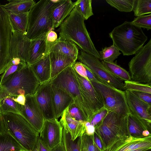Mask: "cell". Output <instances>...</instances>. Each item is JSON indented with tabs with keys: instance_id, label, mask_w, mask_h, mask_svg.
<instances>
[{
	"instance_id": "27",
	"label": "cell",
	"mask_w": 151,
	"mask_h": 151,
	"mask_svg": "<svg viewBox=\"0 0 151 151\" xmlns=\"http://www.w3.org/2000/svg\"><path fill=\"white\" fill-rule=\"evenodd\" d=\"M7 13L12 32L18 31L26 35L28 12L19 14Z\"/></svg>"
},
{
	"instance_id": "45",
	"label": "cell",
	"mask_w": 151,
	"mask_h": 151,
	"mask_svg": "<svg viewBox=\"0 0 151 151\" xmlns=\"http://www.w3.org/2000/svg\"><path fill=\"white\" fill-rule=\"evenodd\" d=\"M57 35L53 30L48 31L46 35V40L49 43H52L55 42L58 39Z\"/></svg>"
},
{
	"instance_id": "5",
	"label": "cell",
	"mask_w": 151,
	"mask_h": 151,
	"mask_svg": "<svg viewBox=\"0 0 151 151\" xmlns=\"http://www.w3.org/2000/svg\"><path fill=\"white\" fill-rule=\"evenodd\" d=\"M95 132L100 139L105 150L120 139L129 135L127 116L109 111L102 121L95 127Z\"/></svg>"
},
{
	"instance_id": "28",
	"label": "cell",
	"mask_w": 151,
	"mask_h": 151,
	"mask_svg": "<svg viewBox=\"0 0 151 151\" xmlns=\"http://www.w3.org/2000/svg\"><path fill=\"white\" fill-rule=\"evenodd\" d=\"M12 96L2 89L0 86L1 114L11 112L20 114L18 104L13 100Z\"/></svg>"
},
{
	"instance_id": "10",
	"label": "cell",
	"mask_w": 151,
	"mask_h": 151,
	"mask_svg": "<svg viewBox=\"0 0 151 151\" xmlns=\"http://www.w3.org/2000/svg\"><path fill=\"white\" fill-rule=\"evenodd\" d=\"M77 60L84 65L100 82L121 90H125L122 81L113 76L96 57L81 50Z\"/></svg>"
},
{
	"instance_id": "35",
	"label": "cell",
	"mask_w": 151,
	"mask_h": 151,
	"mask_svg": "<svg viewBox=\"0 0 151 151\" xmlns=\"http://www.w3.org/2000/svg\"><path fill=\"white\" fill-rule=\"evenodd\" d=\"M91 0H78L76 6L84 20L88 19L93 15Z\"/></svg>"
},
{
	"instance_id": "17",
	"label": "cell",
	"mask_w": 151,
	"mask_h": 151,
	"mask_svg": "<svg viewBox=\"0 0 151 151\" xmlns=\"http://www.w3.org/2000/svg\"><path fill=\"white\" fill-rule=\"evenodd\" d=\"M35 96L45 119H55L52 103L50 81L41 84Z\"/></svg>"
},
{
	"instance_id": "32",
	"label": "cell",
	"mask_w": 151,
	"mask_h": 151,
	"mask_svg": "<svg viewBox=\"0 0 151 151\" xmlns=\"http://www.w3.org/2000/svg\"><path fill=\"white\" fill-rule=\"evenodd\" d=\"M82 136L78 137L73 141L71 139L69 134L63 128L62 139L66 151H81Z\"/></svg>"
},
{
	"instance_id": "54",
	"label": "cell",
	"mask_w": 151,
	"mask_h": 151,
	"mask_svg": "<svg viewBox=\"0 0 151 151\" xmlns=\"http://www.w3.org/2000/svg\"><path fill=\"white\" fill-rule=\"evenodd\" d=\"M1 113V109H0V114Z\"/></svg>"
},
{
	"instance_id": "18",
	"label": "cell",
	"mask_w": 151,
	"mask_h": 151,
	"mask_svg": "<svg viewBox=\"0 0 151 151\" xmlns=\"http://www.w3.org/2000/svg\"><path fill=\"white\" fill-rule=\"evenodd\" d=\"M31 40L26 35L18 31L13 32L10 47L11 58H19L27 63Z\"/></svg>"
},
{
	"instance_id": "38",
	"label": "cell",
	"mask_w": 151,
	"mask_h": 151,
	"mask_svg": "<svg viewBox=\"0 0 151 151\" xmlns=\"http://www.w3.org/2000/svg\"><path fill=\"white\" fill-rule=\"evenodd\" d=\"M68 109L70 116L73 119L80 122L88 121L82 110L74 103L70 104Z\"/></svg>"
},
{
	"instance_id": "25",
	"label": "cell",
	"mask_w": 151,
	"mask_h": 151,
	"mask_svg": "<svg viewBox=\"0 0 151 151\" xmlns=\"http://www.w3.org/2000/svg\"><path fill=\"white\" fill-rule=\"evenodd\" d=\"M29 65L40 84L50 80L51 66L49 53Z\"/></svg>"
},
{
	"instance_id": "43",
	"label": "cell",
	"mask_w": 151,
	"mask_h": 151,
	"mask_svg": "<svg viewBox=\"0 0 151 151\" xmlns=\"http://www.w3.org/2000/svg\"><path fill=\"white\" fill-rule=\"evenodd\" d=\"M73 69L80 75L88 79L85 65L79 61H76L72 65Z\"/></svg>"
},
{
	"instance_id": "37",
	"label": "cell",
	"mask_w": 151,
	"mask_h": 151,
	"mask_svg": "<svg viewBox=\"0 0 151 151\" xmlns=\"http://www.w3.org/2000/svg\"><path fill=\"white\" fill-rule=\"evenodd\" d=\"M124 84L125 90L142 92L151 94V85L140 83L132 80L125 81Z\"/></svg>"
},
{
	"instance_id": "40",
	"label": "cell",
	"mask_w": 151,
	"mask_h": 151,
	"mask_svg": "<svg viewBox=\"0 0 151 151\" xmlns=\"http://www.w3.org/2000/svg\"><path fill=\"white\" fill-rule=\"evenodd\" d=\"M134 25L139 27L146 29L147 31L151 29V14L143 15L134 18L131 22Z\"/></svg>"
},
{
	"instance_id": "16",
	"label": "cell",
	"mask_w": 151,
	"mask_h": 151,
	"mask_svg": "<svg viewBox=\"0 0 151 151\" xmlns=\"http://www.w3.org/2000/svg\"><path fill=\"white\" fill-rule=\"evenodd\" d=\"M151 149V135L142 138L130 135L115 142L104 151H145Z\"/></svg>"
},
{
	"instance_id": "55",
	"label": "cell",
	"mask_w": 151,
	"mask_h": 151,
	"mask_svg": "<svg viewBox=\"0 0 151 151\" xmlns=\"http://www.w3.org/2000/svg\"></svg>"
},
{
	"instance_id": "51",
	"label": "cell",
	"mask_w": 151,
	"mask_h": 151,
	"mask_svg": "<svg viewBox=\"0 0 151 151\" xmlns=\"http://www.w3.org/2000/svg\"><path fill=\"white\" fill-rule=\"evenodd\" d=\"M6 132L3 117L1 114H0V134Z\"/></svg>"
},
{
	"instance_id": "30",
	"label": "cell",
	"mask_w": 151,
	"mask_h": 151,
	"mask_svg": "<svg viewBox=\"0 0 151 151\" xmlns=\"http://www.w3.org/2000/svg\"><path fill=\"white\" fill-rule=\"evenodd\" d=\"M101 62L107 70L117 79L121 81L132 80L129 73L116 63L104 61Z\"/></svg>"
},
{
	"instance_id": "50",
	"label": "cell",
	"mask_w": 151,
	"mask_h": 151,
	"mask_svg": "<svg viewBox=\"0 0 151 151\" xmlns=\"http://www.w3.org/2000/svg\"><path fill=\"white\" fill-rule=\"evenodd\" d=\"M50 151H66L65 147L62 139L59 144L51 149Z\"/></svg>"
},
{
	"instance_id": "48",
	"label": "cell",
	"mask_w": 151,
	"mask_h": 151,
	"mask_svg": "<svg viewBox=\"0 0 151 151\" xmlns=\"http://www.w3.org/2000/svg\"><path fill=\"white\" fill-rule=\"evenodd\" d=\"M12 99L18 104L22 105H24L26 101L25 96L22 94L13 96Z\"/></svg>"
},
{
	"instance_id": "8",
	"label": "cell",
	"mask_w": 151,
	"mask_h": 151,
	"mask_svg": "<svg viewBox=\"0 0 151 151\" xmlns=\"http://www.w3.org/2000/svg\"><path fill=\"white\" fill-rule=\"evenodd\" d=\"M90 81L102 95L104 101V107L109 111L123 116H127L130 113L125 91L98 80Z\"/></svg>"
},
{
	"instance_id": "24",
	"label": "cell",
	"mask_w": 151,
	"mask_h": 151,
	"mask_svg": "<svg viewBox=\"0 0 151 151\" xmlns=\"http://www.w3.org/2000/svg\"><path fill=\"white\" fill-rule=\"evenodd\" d=\"M49 54L51 66V79L67 68L72 66L76 61L67 56L58 53L50 52Z\"/></svg>"
},
{
	"instance_id": "6",
	"label": "cell",
	"mask_w": 151,
	"mask_h": 151,
	"mask_svg": "<svg viewBox=\"0 0 151 151\" xmlns=\"http://www.w3.org/2000/svg\"><path fill=\"white\" fill-rule=\"evenodd\" d=\"M40 84L27 63L12 75L3 83L2 89L12 96L20 94L35 95Z\"/></svg>"
},
{
	"instance_id": "36",
	"label": "cell",
	"mask_w": 151,
	"mask_h": 151,
	"mask_svg": "<svg viewBox=\"0 0 151 151\" xmlns=\"http://www.w3.org/2000/svg\"><path fill=\"white\" fill-rule=\"evenodd\" d=\"M134 0H106L111 6L119 11L131 12L133 10Z\"/></svg>"
},
{
	"instance_id": "12",
	"label": "cell",
	"mask_w": 151,
	"mask_h": 151,
	"mask_svg": "<svg viewBox=\"0 0 151 151\" xmlns=\"http://www.w3.org/2000/svg\"><path fill=\"white\" fill-rule=\"evenodd\" d=\"M125 92L130 113L151 133V105L141 100L130 91Z\"/></svg>"
},
{
	"instance_id": "47",
	"label": "cell",
	"mask_w": 151,
	"mask_h": 151,
	"mask_svg": "<svg viewBox=\"0 0 151 151\" xmlns=\"http://www.w3.org/2000/svg\"><path fill=\"white\" fill-rule=\"evenodd\" d=\"M33 151H50L39 138L35 148Z\"/></svg>"
},
{
	"instance_id": "29",
	"label": "cell",
	"mask_w": 151,
	"mask_h": 151,
	"mask_svg": "<svg viewBox=\"0 0 151 151\" xmlns=\"http://www.w3.org/2000/svg\"><path fill=\"white\" fill-rule=\"evenodd\" d=\"M0 151H26L9 133L0 134Z\"/></svg>"
},
{
	"instance_id": "26",
	"label": "cell",
	"mask_w": 151,
	"mask_h": 151,
	"mask_svg": "<svg viewBox=\"0 0 151 151\" xmlns=\"http://www.w3.org/2000/svg\"><path fill=\"white\" fill-rule=\"evenodd\" d=\"M4 5H1L8 13L19 14L27 13L35 3L33 0H8Z\"/></svg>"
},
{
	"instance_id": "22",
	"label": "cell",
	"mask_w": 151,
	"mask_h": 151,
	"mask_svg": "<svg viewBox=\"0 0 151 151\" xmlns=\"http://www.w3.org/2000/svg\"><path fill=\"white\" fill-rule=\"evenodd\" d=\"M61 117L60 122L63 128L69 134L73 141L82 136L85 133V122H79L72 118L69 114L68 108Z\"/></svg>"
},
{
	"instance_id": "14",
	"label": "cell",
	"mask_w": 151,
	"mask_h": 151,
	"mask_svg": "<svg viewBox=\"0 0 151 151\" xmlns=\"http://www.w3.org/2000/svg\"><path fill=\"white\" fill-rule=\"evenodd\" d=\"M24 105L18 104L22 115L39 133L45 120L43 114L36 101L35 95H26Z\"/></svg>"
},
{
	"instance_id": "44",
	"label": "cell",
	"mask_w": 151,
	"mask_h": 151,
	"mask_svg": "<svg viewBox=\"0 0 151 151\" xmlns=\"http://www.w3.org/2000/svg\"><path fill=\"white\" fill-rule=\"evenodd\" d=\"M141 100L151 105V94L137 91H130Z\"/></svg>"
},
{
	"instance_id": "20",
	"label": "cell",
	"mask_w": 151,
	"mask_h": 151,
	"mask_svg": "<svg viewBox=\"0 0 151 151\" xmlns=\"http://www.w3.org/2000/svg\"><path fill=\"white\" fill-rule=\"evenodd\" d=\"M48 32L38 38L31 40L27 63L30 65L47 55L49 52V43L46 40Z\"/></svg>"
},
{
	"instance_id": "15",
	"label": "cell",
	"mask_w": 151,
	"mask_h": 151,
	"mask_svg": "<svg viewBox=\"0 0 151 151\" xmlns=\"http://www.w3.org/2000/svg\"><path fill=\"white\" fill-rule=\"evenodd\" d=\"M63 127L58 119L45 120L39 138L50 150L62 141Z\"/></svg>"
},
{
	"instance_id": "52",
	"label": "cell",
	"mask_w": 151,
	"mask_h": 151,
	"mask_svg": "<svg viewBox=\"0 0 151 151\" xmlns=\"http://www.w3.org/2000/svg\"><path fill=\"white\" fill-rule=\"evenodd\" d=\"M81 151H87L86 145L83 141L82 140V145Z\"/></svg>"
},
{
	"instance_id": "49",
	"label": "cell",
	"mask_w": 151,
	"mask_h": 151,
	"mask_svg": "<svg viewBox=\"0 0 151 151\" xmlns=\"http://www.w3.org/2000/svg\"><path fill=\"white\" fill-rule=\"evenodd\" d=\"M93 136L94 141L96 145L101 150L104 151V148L97 134L95 132Z\"/></svg>"
},
{
	"instance_id": "13",
	"label": "cell",
	"mask_w": 151,
	"mask_h": 151,
	"mask_svg": "<svg viewBox=\"0 0 151 151\" xmlns=\"http://www.w3.org/2000/svg\"><path fill=\"white\" fill-rule=\"evenodd\" d=\"M74 71L84 102L93 115L104 107L103 98L89 80L80 75L74 70Z\"/></svg>"
},
{
	"instance_id": "7",
	"label": "cell",
	"mask_w": 151,
	"mask_h": 151,
	"mask_svg": "<svg viewBox=\"0 0 151 151\" xmlns=\"http://www.w3.org/2000/svg\"><path fill=\"white\" fill-rule=\"evenodd\" d=\"M50 81L52 85L64 91L72 98L74 103L81 109L89 121L92 114L84 102L72 66L65 69Z\"/></svg>"
},
{
	"instance_id": "2",
	"label": "cell",
	"mask_w": 151,
	"mask_h": 151,
	"mask_svg": "<svg viewBox=\"0 0 151 151\" xmlns=\"http://www.w3.org/2000/svg\"><path fill=\"white\" fill-rule=\"evenodd\" d=\"M109 35L113 44L126 56L135 54L148 39L141 28L128 21L115 27Z\"/></svg>"
},
{
	"instance_id": "34",
	"label": "cell",
	"mask_w": 151,
	"mask_h": 151,
	"mask_svg": "<svg viewBox=\"0 0 151 151\" xmlns=\"http://www.w3.org/2000/svg\"><path fill=\"white\" fill-rule=\"evenodd\" d=\"M134 15L138 17L151 14V0H134Z\"/></svg>"
},
{
	"instance_id": "19",
	"label": "cell",
	"mask_w": 151,
	"mask_h": 151,
	"mask_svg": "<svg viewBox=\"0 0 151 151\" xmlns=\"http://www.w3.org/2000/svg\"><path fill=\"white\" fill-rule=\"evenodd\" d=\"M52 97L55 119L61 116L64 111L74 103L72 98L67 93L51 84Z\"/></svg>"
},
{
	"instance_id": "9",
	"label": "cell",
	"mask_w": 151,
	"mask_h": 151,
	"mask_svg": "<svg viewBox=\"0 0 151 151\" xmlns=\"http://www.w3.org/2000/svg\"><path fill=\"white\" fill-rule=\"evenodd\" d=\"M128 66L132 80L151 85V39L135 53Z\"/></svg>"
},
{
	"instance_id": "4",
	"label": "cell",
	"mask_w": 151,
	"mask_h": 151,
	"mask_svg": "<svg viewBox=\"0 0 151 151\" xmlns=\"http://www.w3.org/2000/svg\"><path fill=\"white\" fill-rule=\"evenodd\" d=\"M1 114L6 132L26 151H33L39 138V133L21 114L11 112Z\"/></svg>"
},
{
	"instance_id": "41",
	"label": "cell",
	"mask_w": 151,
	"mask_h": 151,
	"mask_svg": "<svg viewBox=\"0 0 151 151\" xmlns=\"http://www.w3.org/2000/svg\"><path fill=\"white\" fill-rule=\"evenodd\" d=\"M109 112L104 107L93 114L89 122L91 125L95 127L102 121Z\"/></svg>"
},
{
	"instance_id": "39",
	"label": "cell",
	"mask_w": 151,
	"mask_h": 151,
	"mask_svg": "<svg viewBox=\"0 0 151 151\" xmlns=\"http://www.w3.org/2000/svg\"><path fill=\"white\" fill-rule=\"evenodd\" d=\"M26 64L22 63L19 64H13L9 63L3 74L1 76L0 84L3 83L12 75L22 68Z\"/></svg>"
},
{
	"instance_id": "42",
	"label": "cell",
	"mask_w": 151,
	"mask_h": 151,
	"mask_svg": "<svg viewBox=\"0 0 151 151\" xmlns=\"http://www.w3.org/2000/svg\"><path fill=\"white\" fill-rule=\"evenodd\" d=\"M93 135L89 136L84 133L82 136V139L86 145L87 151H102L95 144Z\"/></svg>"
},
{
	"instance_id": "33",
	"label": "cell",
	"mask_w": 151,
	"mask_h": 151,
	"mask_svg": "<svg viewBox=\"0 0 151 151\" xmlns=\"http://www.w3.org/2000/svg\"><path fill=\"white\" fill-rule=\"evenodd\" d=\"M99 52L100 60L110 63L114 62L121 54L119 49L113 44L110 46L103 48Z\"/></svg>"
},
{
	"instance_id": "46",
	"label": "cell",
	"mask_w": 151,
	"mask_h": 151,
	"mask_svg": "<svg viewBox=\"0 0 151 151\" xmlns=\"http://www.w3.org/2000/svg\"><path fill=\"white\" fill-rule=\"evenodd\" d=\"M85 133L89 136L92 135L95 132V127L88 121L85 122Z\"/></svg>"
},
{
	"instance_id": "21",
	"label": "cell",
	"mask_w": 151,
	"mask_h": 151,
	"mask_svg": "<svg viewBox=\"0 0 151 151\" xmlns=\"http://www.w3.org/2000/svg\"><path fill=\"white\" fill-rule=\"evenodd\" d=\"M71 0H57L52 14V28L60 26L69 15L76 5Z\"/></svg>"
},
{
	"instance_id": "53",
	"label": "cell",
	"mask_w": 151,
	"mask_h": 151,
	"mask_svg": "<svg viewBox=\"0 0 151 151\" xmlns=\"http://www.w3.org/2000/svg\"><path fill=\"white\" fill-rule=\"evenodd\" d=\"M145 151H151V149L147 150Z\"/></svg>"
},
{
	"instance_id": "31",
	"label": "cell",
	"mask_w": 151,
	"mask_h": 151,
	"mask_svg": "<svg viewBox=\"0 0 151 151\" xmlns=\"http://www.w3.org/2000/svg\"><path fill=\"white\" fill-rule=\"evenodd\" d=\"M127 127L129 135L137 138L144 137L142 132L147 130L131 113L127 116Z\"/></svg>"
},
{
	"instance_id": "3",
	"label": "cell",
	"mask_w": 151,
	"mask_h": 151,
	"mask_svg": "<svg viewBox=\"0 0 151 151\" xmlns=\"http://www.w3.org/2000/svg\"><path fill=\"white\" fill-rule=\"evenodd\" d=\"M57 0H41L35 3L28 12L26 36L35 39L52 28V14Z\"/></svg>"
},
{
	"instance_id": "1",
	"label": "cell",
	"mask_w": 151,
	"mask_h": 151,
	"mask_svg": "<svg viewBox=\"0 0 151 151\" xmlns=\"http://www.w3.org/2000/svg\"><path fill=\"white\" fill-rule=\"evenodd\" d=\"M83 18L75 6L60 26V38L71 41L84 51L99 59L100 57L86 28Z\"/></svg>"
},
{
	"instance_id": "23",
	"label": "cell",
	"mask_w": 151,
	"mask_h": 151,
	"mask_svg": "<svg viewBox=\"0 0 151 151\" xmlns=\"http://www.w3.org/2000/svg\"><path fill=\"white\" fill-rule=\"evenodd\" d=\"M49 43V52L58 53L76 61L79 51L77 46L72 42L59 38L55 42Z\"/></svg>"
},
{
	"instance_id": "11",
	"label": "cell",
	"mask_w": 151,
	"mask_h": 151,
	"mask_svg": "<svg viewBox=\"0 0 151 151\" xmlns=\"http://www.w3.org/2000/svg\"><path fill=\"white\" fill-rule=\"evenodd\" d=\"M12 33L8 13L0 5V74L4 72L10 60V43Z\"/></svg>"
}]
</instances>
